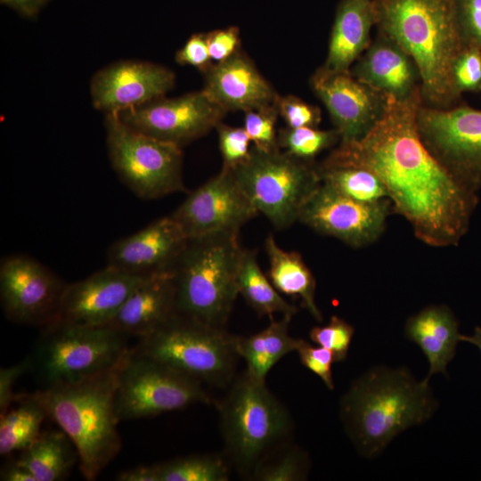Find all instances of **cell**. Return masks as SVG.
<instances>
[{"instance_id": "33", "label": "cell", "mask_w": 481, "mask_h": 481, "mask_svg": "<svg viewBox=\"0 0 481 481\" xmlns=\"http://www.w3.org/2000/svg\"><path fill=\"white\" fill-rule=\"evenodd\" d=\"M309 470L307 453L287 442L265 456L250 477L258 481H301L306 479Z\"/></svg>"}, {"instance_id": "36", "label": "cell", "mask_w": 481, "mask_h": 481, "mask_svg": "<svg viewBox=\"0 0 481 481\" xmlns=\"http://www.w3.org/2000/svg\"><path fill=\"white\" fill-rule=\"evenodd\" d=\"M355 328L344 319L332 315L328 324L315 326L309 331L310 339L332 352L336 362L346 360Z\"/></svg>"}, {"instance_id": "26", "label": "cell", "mask_w": 481, "mask_h": 481, "mask_svg": "<svg viewBox=\"0 0 481 481\" xmlns=\"http://www.w3.org/2000/svg\"><path fill=\"white\" fill-rule=\"evenodd\" d=\"M269 269L268 277L281 293L300 299L301 306L317 321L322 322V314L315 302V278L296 251L281 249L270 234L265 241Z\"/></svg>"}, {"instance_id": "38", "label": "cell", "mask_w": 481, "mask_h": 481, "mask_svg": "<svg viewBox=\"0 0 481 481\" xmlns=\"http://www.w3.org/2000/svg\"><path fill=\"white\" fill-rule=\"evenodd\" d=\"M456 28L464 47L481 52V0H452Z\"/></svg>"}, {"instance_id": "49", "label": "cell", "mask_w": 481, "mask_h": 481, "mask_svg": "<svg viewBox=\"0 0 481 481\" xmlns=\"http://www.w3.org/2000/svg\"><path fill=\"white\" fill-rule=\"evenodd\" d=\"M480 92H481V90H480Z\"/></svg>"}, {"instance_id": "44", "label": "cell", "mask_w": 481, "mask_h": 481, "mask_svg": "<svg viewBox=\"0 0 481 481\" xmlns=\"http://www.w3.org/2000/svg\"><path fill=\"white\" fill-rule=\"evenodd\" d=\"M32 368V360L29 356L21 362L0 370V415L8 411L17 396L13 393L16 380Z\"/></svg>"}, {"instance_id": "5", "label": "cell", "mask_w": 481, "mask_h": 481, "mask_svg": "<svg viewBox=\"0 0 481 481\" xmlns=\"http://www.w3.org/2000/svg\"><path fill=\"white\" fill-rule=\"evenodd\" d=\"M240 232L190 238L172 268L177 313L224 328L239 295Z\"/></svg>"}, {"instance_id": "39", "label": "cell", "mask_w": 481, "mask_h": 481, "mask_svg": "<svg viewBox=\"0 0 481 481\" xmlns=\"http://www.w3.org/2000/svg\"><path fill=\"white\" fill-rule=\"evenodd\" d=\"M452 76L460 96L467 92H480L481 52L474 47H464L453 62Z\"/></svg>"}, {"instance_id": "11", "label": "cell", "mask_w": 481, "mask_h": 481, "mask_svg": "<svg viewBox=\"0 0 481 481\" xmlns=\"http://www.w3.org/2000/svg\"><path fill=\"white\" fill-rule=\"evenodd\" d=\"M212 403L200 381L130 348L120 368L115 393L118 421Z\"/></svg>"}, {"instance_id": "27", "label": "cell", "mask_w": 481, "mask_h": 481, "mask_svg": "<svg viewBox=\"0 0 481 481\" xmlns=\"http://www.w3.org/2000/svg\"><path fill=\"white\" fill-rule=\"evenodd\" d=\"M291 318L272 319L270 324L257 333L249 337L235 336V349L245 361L249 376L265 382L270 370L287 354L296 351L300 338L289 333Z\"/></svg>"}, {"instance_id": "18", "label": "cell", "mask_w": 481, "mask_h": 481, "mask_svg": "<svg viewBox=\"0 0 481 481\" xmlns=\"http://www.w3.org/2000/svg\"><path fill=\"white\" fill-rule=\"evenodd\" d=\"M147 276L107 265L79 281L67 284L53 323L107 325Z\"/></svg>"}, {"instance_id": "24", "label": "cell", "mask_w": 481, "mask_h": 481, "mask_svg": "<svg viewBox=\"0 0 481 481\" xmlns=\"http://www.w3.org/2000/svg\"><path fill=\"white\" fill-rule=\"evenodd\" d=\"M376 25L372 0H340L331 27L323 67L333 71L350 70L370 45Z\"/></svg>"}, {"instance_id": "25", "label": "cell", "mask_w": 481, "mask_h": 481, "mask_svg": "<svg viewBox=\"0 0 481 481\" xmlns=\"http://www.w3.org/2000/svg\"><path fill=\"white\" fill-rule=\"evenodd\" d=\"M404 335L420 347L428 361L429 371L425 379L429 380L436 373L447 376L446 367L455 356L461 335L459 322L448 306H429L410 316Z\"/></svg>"}, {"instance_id": "30", "label": "cell", "mask_w": 481, "mask_h": 481, "mask_svg": "<svg viewBox=\"0 0 481 481\" xmlns=\"http://www.w3.org/2000/svg\"><path fill=\"white\" fill-rule=\"evenodd\" d=\"M18 405L0 418V454L28 448L41 434L46 412L33 393L17 395Z\"/></svg>"}, {"instance_id": "7", "label": "cell", "mask_w": 481, "mask_h": 481, "mask_svg": "<svg viewBox=\"0 0 481 481\" xmlns=\"http://www.w3.org/2000/svg\"><path fill=\"white\" fill-rule=\"evenodd\" d=\"M202 384L218 387L233 380L235 335L176 313L132 348Z\"/></svg>"}, {"instance_id": "1", "label": "cell", "mask_w": 481, "mask_h": 481, "mask_svg": "<svg viewBox=\"0 0 481 481\" xmlns=\"http://www.w3.org/2000/svg\"><path fill=\"white\" fill-rule=\"evenodd\" d=\"M421 89L406 100L387 96L384 114L362 138L338 143L322 162L366 168L384 184L395 212L425 244L456 246L469 230L477 194L459 183L419 135Z\"/></svg>"}, {"instance_id": "31", "label": "cell", "mask_w": 481, "mask_h": 481, "mask_svg": "<svg viewBox=\"0 0 481 481\" xmlns=\"http://www.w3.org/2000/svg\"><path fill=\"white\" fill-rule=\"evenodd\" d=\"M317 171L321 183L353 200L371 203L388 199L380 179L366 168L321 163Z\"/></svg>"}, {"instance_id": "17", "label": "cell", "mask_w": 481, "mask_h": 481, "mask_svg": "<svg viewBox=\"0 0 481 481\" xmlns=\"http://www.w3.org/2000/svg\"><path fill=\"white\" fill-rule=\"evenodd\" d=\"M313 92L327 109L339 143L364 136L385 112L387 96L359 81L350 72L322 65L312 75Z\"/></svg>"}, {"instance_id": "13", "label": "cell", "mask_w": 481, "mask_h": 481, "mask_svg": "<svg viewBox=\"0 0 481 481\" xmlns=\"http://www.w3.org/2000/svg\"><path fill=\"white\" fill-rule=\"evenodd\" d=\"M390 208L389 199L362 202L321 183L303 205L298 221L350 247L362 248L381 236Z\"/></svg>"}, {"instance_id": "12", "label": "cell", "mask_w": 481, "mask_h": 481, "mask_svg": "<svg viewBox=\"0 0 481 481\" xmlns=\"http://www.w3.org/2000/svg\"><path fill=\"white\" fill-rule=\"evenodd\" d=\"M421 141L463 186L481 189V110L467 104L438 109L422 104L417 115Z\"/></svg>"}, {"instance_id": "43", "label": "cell", "mask_w": 481, "mask_h": 481, "mask_svg": "<svg viewBox=\"0 0 481 481\" xmlns=\"http://www.w3.org/2000/svg\"><path fill=\"white\" fill-rule=\"evenodd\" d=\"M175 61L180 65L192 66L202 73L214 63L211 60L206 33L192 35L176 52Z\"/></svg>"}, {"instance_id": "28", "label": "cell", "mask_w": 481, "mask_h": 481, "mask_svg": "<svg viewBox=\"0 0 481 481\" xmlns=\"http://www.w3.org/2000/svg\"><path fill=\"white\" fill-rule=\"evenodd\" d=\"M17 461L37 481H60L68 477L79 455L65 432L50 430L41 432Z\"/></svg>"}, {"instance_id": "19", "label": "cell", "mask_w": 481, "mask_h": 481, "mask_svg": "<svg viewBox=\"0 0 481 481\" xmlns=\"http://www.w3.org/2000/svg\"><path fill=\"white\" fill-rule=\"evenodd\" d=\"M175 81L169 69L146 61H119L100 71L90 86L95 109L120 113L164 97Z\"/></svg>"}, {"instance_id": "15", "label": "cell", "mask_w": 481, "mask_h": 481, "mask_svg": "<svg viewBox=\"0 0 481 481\" xmlns=\"http://www.w3.org/2000/svg\"><path fill=\"white\" fill-rule=\"evenodd\" d=\"M257 215L233 170L222 167L217 175L190 192L170 216L190 239L240 232Z\"/></svg>"}, {"instance_id": "23", "label": "cell", "mask_w": 481, "mask_h": 481, "mask_svg": "<svg viewBox=\"0 0 481 481\" xmlns=\"http://www.w3.org/2000/svg\"><path fill=\"white\" fill-rule=\"evenodd\" d=\"M176 313L172 272L154 273L145 277L105 326L142 338L156 331Z\"/></svg>"}, {"instance_id": "42", "label": "cell", "mask_w": 481, "mask_h": 481, "mask_svg": "<svg viewBox=\"0 0 481 481\" xmlns=\"http://www.w3.org/2000/svg\"><path fill=\"white\" fill-rule=\"evenodd\" d=\"M209 54L214 63L221 62L240 50V32L236 26L206 33Z\"/></svg>"}, {"instance_id": "14", "label": "cell", "mask_w": 481, "mask_h": 481, "mask_svg": "<svg viewBox=\"0 0 481 481\" xmlns=\"http://www.w3.org/2000/svg\"><path fill=\"white\" fill-rule=\"evenodd\" d=\"M66 285L47 267L27 256H8L1 261V306L12 322L42 328L53 323Z\"/></svg>"}, {"instance_id": "2", "label": "cell", "mask_w": 481, "mask_h": 481, "mask_svg": "<svg viewBox=\"0 0 481 481\" xmlns=\"http://www.w3.org/2000/svg\"><path fill=\"white\" fill-rule=\"evenodd\" d=\"M437 407L429 380H417L405 367L379 365L352 382L339 413L357 452L371 459L403 431L428 420Z\"/></svg>"}, {"instance_id": "3", "label": "cell", "mask_w": 481, "mask_h": 481, "mask_svg": "<svg viewBox=\"0 0 481 481\" xmlns=\"http://www.w3.org/2000/svg\"><path fill=\"white\" fill-rule=\"evenodd\" d=\"M376 27L397 42L415 61L423 104L448 109L461 96L452 65L463 49L452 0H372Z\"/></svg>"}, {"instance_id": "46", "label": "cell", "mask_w": 481, "mask_h": 481, "mask_svg": "<svg viewBox=\"0 0 481 481\" xmlns=\"http://www.w3.org/2000/svg\"><path fill=\"white\" fill-rule=\"evenodd\" d=\"M2 481H37L32 473L18 461L6 463L1 470Z\"/></svg>"}, {"instance_id": "41", "label": "cell", "mask_w": 481, "mask_h": 481, "mask_svg": "<svg viewBox=\"0 0 481 481\" xmlns=\"http://www.w3.org/2000/svg\"><path fill=\"white\" fill-rule=\"evenodd\" d=\"M296 351L301 363L321 378L330 390H333L334 382L331 366L336 361L332 352L318 345L314 346L301 338Z\"/></svg>"}, {"instance_id": "22", "label": "cell", "mask_w": 481, "mask_h": 481, "mask_svg": "<svg viewBox=\"0 0 481 481\" xmlns=\"http://www.w3.org/2000/svg\"><path fill=\"white\" fill-rule=\"evenodd\" d=\"M350 72L359 81L399 101L421 89L420 74L413 59L397 42L379 30Z\"/></svg>"}, {"instance_id": "32", "label": "cell", "mask_w": 481, "mask_h": 481, "mask_svg": "<svg viewBox=\"0 0 481 481\" xmlns=\"http://www.w3.org/2000/svg\"><path fill=\"white\" fill-rule=\"evenodd\" d=\"M160 481H227L230 463L216 454L190 455L158 463Z\"/></svg>"}, {"instance_id": "34", "label": "cell", "mask_w": 481, "mask_h": 481, "mask_svg": "<svg viewBox=\"0 0 481 481\" xmlns=\"http://www.w3.org/2000/svg\"><path fill=\"white\" fill-rule=\"evenodd\" d=\"M339 143L336 129L322 130L318 127H284L278 132L280 149L306 161L314 159L324 150Z\"/></svg>"}, {"instance_id": "40", "label": "cell", "mask_w": 481, "mask_h": 481, "mask_svg": "<svg viewBox=\"0 0 481 481\" xmlns=\"http://www.w3.org/2000/svg\"><path fill=\"white\" fill-rule=\"evenodd\" d=\"M277 108L288 127H318L322 120V112L317 106L295 95H279Z\"/></svg>"}, {"instance_id": "8", "label": "cell", "mask_w": 481, "mask_h": 481, "mask_svg": "<svg viewBox=\"0 0 481 481\" xmlns=\"http://www.w3.org/2000/svg\"><path fill=\"white\" fill-rule=\"evenodd\" d=\"M126 337L108 326L53 323L43 328L32 368L45 387L80 382L117 366L130 350Z\"/></svg>"}, {"instance_id": "45", "label": "cell", "mask_w": 481, "mask_h": 481, "mask_svg": "<svg viewBox=\"0 0 481 481\" xmlns=\"http://www.w3.org/2000/svg\"><path fill=\"white\" fill-rule=\"evenodd\" d=\"M118 481H160L159 464L140 465L117 475Z\"/></svg>"}, {"instance_id": "37", "label": "cell", "mask_w": 481, "mask_h": 481, "mask_svg": "<svg viewBox=\"0 0 481 481\" xmlns=\"http://www.w3.org/2000/svg\"><path fill=\"white\" fill-rule=\"evenodd\" d=\"M218 147L223 159V167L234 169L250 156V138L244 127L232 126L220 122L216 127Z\"/></svg>"}, {"instance_id": "6", "label": "cell", "mask_w": 481, "mask_h": 481, "mask_svg": "<svg viewBox=\"0 0 481 481\" xmlns=\"http://www.w3.org/2000/svg\"><path fill=\"white\" fill-rule=\"evenodd\" d=\"M228 462L251 477L257 464L288 442L292 420L287 408L246 371L216 404Z\"/></svg>"}, {"instance_id": "10", "label": "cell", "mask_w": 481, "mask_h": 481, "mask_svg": "<svg viewBox=\"0 0 481 481\" xmlns=\"http://www.w3.org/2000/svg\"><path fill=\"white\" fill-rule=\"evenodd\" d=\"M110 159L123 183L138 198L154 200L184 190L182 147L143 134L117 114H106Z\"/></svg>"}, {"instance_id": "47", "label": "cell", "mask_w": 481, "mask_h": 481, "mask_svg": "<svg viewBox=\"0 0 481 481\" xmlns=\"http://www.w3.org/2000/svg\"><path fill=\"white\" fill-rule=\"evenodd\" d=\"M4 5L11 7L25 16H34L48 0H0Z\"/></svg>"}, {"instance_id": "21", "label": "cell", "mask_w": 481, "mask_h": 481, "mask_svg": "<svg viewBox=\"0 0 481 481\" xmlns=\"http://www.w3.org/2000/svg\"><path fill=\"white\" fill-rule=\"evenodd\" d=\"M203 75L202 91L226 113L263 109L275 104L279 98L241 49L227 60L213 63Z\"/></svg>"}, {"instance_id": "20", "label": "cell", "mask_w": 481, "mask_h": 481, "mask_svg": "<svg viewBox=\"0 0 481 481\" xmlns=\"http://www.w3.org/2000/svg\"><path fill=\"white\" fill-rule=\"evenodd\" d=\"M187 240L177 222L164 216L114 242L107 265L137 275L170 272Z\"/></svg>"}, {"instance_id": "4", "label": "cell", "mask_w": 481, "mask_h": 481, "mask_svg": "<svg viewBox=\"0 0 481 481\" xmlns=\"http://www.w3.org/2000/svg\"><path fill=\"white\" fill-rule=\"evenodd\" d=\"M125 358L112 369L83 381L47 387L33 393L47 418L74 444L80 471L86 480L96 479L122 447L117 428L119 421L115 412V393Z\"/></svg>"}, {"instance_id": "35", "label": "cell", "mask_w": 481, "mask_h": 481, "mask_svg": "<svg viewBox=\"0 0 481 481\" xmlns=\"http://www.w3.org/2000/svg\"><path fill=\"white\" fill-rule=\"evenodd\" d=\"M243 127L255 148L272 151L279 150L276 121L279 117L277 102L273 105L244 112Z\"/></svg>"}, {"instance_id": "48", "label": "cell", "mask_w": 481, "mask_h": 481, "mask_svg": "<svg viewBox=\"0 0 481 481\" xmlns=\"http://www.w3.org/2000/svg\"><path fill=\"white\" fill-rule=\"evenodd\" d=\"M461 341L477 346L481 352V328L479 326L475 327L474 333L471 336L461 335Z\"/></svg>"}, {"instance_id": "9", "label": "cell", "mask_w": 481, "mask_h": 481, "mask_svg": "<svg viewBox=\"0 0 481 481\" xmlns=\"http://www.w3.org/2000/svg\"><path fill=\"white\" fill-rule=\"evenodd\" d=\"M232 170L258 214L276 229L298 220L303 205L321 183L317 165L281 149L265 151L252 147L247 161Z\"/></svg>"}, {"instance_id": "16", "label": "cell", "mask_w": 481, "mask_h": 481, "mask_svg": "<svg viewBox=\"0 0 481 481\" xmlns=\"http://www.w3.org/2000/svg\"><path fill=\"white\" fill-rule=\"evenodd\" d=\"M225 114L200 90L175 98L164 96L117 115L135 130L182 147L216 128Z\"/></svg>"}, {"instance_id": "29", "label": "cell", "mask_w": 481, "mask_h": 481, "mask_svg": "<svg viewBox=\"0 0 481 481\" xmlns=\"http://www.w3.org/2000/svg\"><path fill=\"white\" fill-rule=\"evenodd\" d=\"M238 292L260 316L273 319L274 314L292 317L298 308L286 301L261 270L257 252L243 249L237 273Z\"/></svg>"}]
</instances>
